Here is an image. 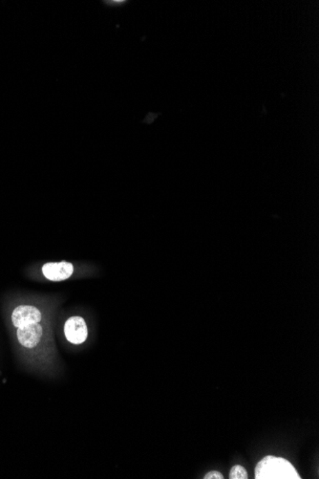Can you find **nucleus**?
<instances>
[{
	"instance_id": "f257e3e1",
	"label": "nucleus",
	"mask_w": 319,
	"mask_h": 479,
	"mask_svg": "<svg viewBox=\"0 0 319 479\" xmlns=\"http://www.w3.org/2000/svg\"><path fill=\"white\" fill-rule=\"evenodd\" d=\"M256 479H300L293 464L282 458L268 455L255 468Z\"/></svg>"
},
{
	"instance_id": "f03ea898",
	"label": "nucleus",
	"mask_w": 319,
	"mask_h": 479,
	"mask_svg": "<svg viewBox=\"0 0 319 479\" xmlns=\"http://www.w3.org/2000/svg\"><path fill=\"white\" fill-rule=\"evenodd\" d=\"M41 321L24 323L16 328L17 340L25 348H37L44 337V326Z\"/></svg>"
},
{
	"instance_id": "7ed1b4c3",
	"label": "nucleus",
	"mask_w": 319,
	"mask_h": 479,
	"mask_svg": "<svg viewBox=\"0 0 319 479\" xmlns=\"http://www.w3.org/2000/svg\"><path fill=\"white\" fill-rule=\"evenodd\" d=\"M64 334L69 343L81 344L88 337V328L84 319L79 316H73L67 319L64 324Z\"/></svg>"
},
{
	"instance_id": "20e7f679",
	"label": "nucleus",
	"mask_w": 319,
	"mask_h": 479,
	"mask_svg": "<svg viewBox=\"0 0 319 479\" xmlns=\"http://www.w3.org/2000/svg\"><path fill=\"white\" fill-rule=\"evenodd\" d=\"M74 273V266L71 263H48L42 266V274L51 281H62L69 279Z\"/></svg>"
},
{
	"instance_id": "39448f33",
	"label": "nucleus",
	"mask_w": 319,
	"mask_h": 479,
	"mask_svg": "<svg viewBox=\"0 0 319 479\" xmlns=\"http://www.w3.org/2000/svg\"><path fill=\"white\" fill-rule=\"evenodd\" d=\"M229 478L231 479H246L249 478L246 469L240 465L233 466L229 471Z\"/></svg>"
},
{
	"instance_id": "423d86ee",
	"label": "nucleus",
	"mask_w": 319,
	"mask_h": 479,
	"mask_svg": "<svg viewBox=\"0 0 319 479\" xmlns=\"http://www.w3.org/2000/svg\"><path fill=\"white\" fill-rule=\"evenodd\" d=\"M204 478L205 479H223L224 476L222 475L221 473H219V471H209V473H206L205 476H204Z\"/></svg>"
}]
</instances>
